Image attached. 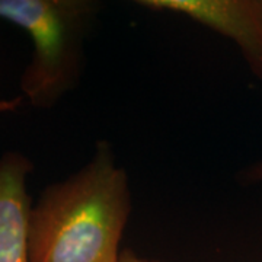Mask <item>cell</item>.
<instances>
[{"label": "cell", "mask_w": 262, "mask_h": 262, "mask_svg": "<svg viewBox=\"0 0 262 262\" xmlns=\"http://www.w3.org/2000/svg\"><path fill=\"white\" fill-rule=\"evenodd\" d=\"M118 262H160L156 261V259H147V258H140L137 256L136 253L130 251V249H124L121 251V255H120V259Z\"/></svg>", "instance_id": "8992f818"}, {"label": "cell", "mask_w": 262, "mask_h": 262, "mask_svg": "<svg viewBox=\"0 0 262 262\" xmlns=\"http://www.w3.org/2000/svg\"><path fill=\"white\" fill-rule=\"evenodd\" d=\"M12 106H13V105L9 102H0V111H2V110H6V108H12Z\"/></svg>", "instance_id": "52a82bcc"}, {"label": "cell", "mask_w": 262, "mask_h": 262, "mask_svg": "<svg viewBox=\"0 0 262 262\" xmlns=\"http://www.w3.org/2000/svg\"><path fill=\"white\" fill-rule=\"evenodd\" d=\"M98 3L91 0H0V19L27 31L32 58L20 77L31 105L53 108L80 77L84 34Z\"/></svg>", "instance_id": "7a4b0ae2"}, {"label": "cell", "mask_w": 262, "mask_h": 262, "mask_svg": "<svg viewBox=\"0 0 262 262\" xmlns=\"http://www.w3.org/2000/svg\"><path fill=\"white\" fill-rule=\"evenodd\" d=\"M139 5L184 15L230 38L262 80V0H143Z\"/></svg>", "instance_id": "3957f363"}, {"label": "cell", "mask_w": 262, "mask_h": 262, "mask_svg": "<svg viewBox=\"0 0 262 262\" xmlns=\"http://www.w3.org/2000/svg\"><path fill=\"white\" fill-rule=\"evenodd\" d=\"M241 181L245 184H262V159L241 172Z\"/></svg>", "instance_id": "5b68a950"}, {"label": "cell", "mask_w": 262, "mask_h": 262, "mask_svg": "<svg viewBox=\"0 0 262 262\" xmlns=\"http://www.w3.org/2000/svg\"><path fill=\"white\" fill-rule=\"evenodd\" d=\"M130 213L127 173L99 143L84 168L51 184L32 206L29 262H118Z\"/></svg>", "instance_id": "6da1fadb"}, {"label": "cell", "mask_w": 262, "mask_h": 262, "mask_svg": "<svg viewBox=\"0 0 262 262\" xmlns=\"http://www.w3.org/2000/svg\"><path fill=\"white\" fill-rule=\"evenodd\" d=\"M32 162L19 151L0 158V262H29L31 198L28 175Z\"/></svg>", "instance_id": "277c9868"}]
</instances>
